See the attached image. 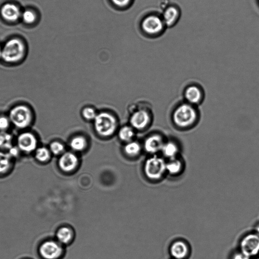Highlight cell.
<instances>
[{"instance_id": "obj_15", "label": "cell", "mask_w": 259, "mask_h": 259, "mask_svg": "<svg viewBox=\"0 0 259 259\" xmlns=\"http://www.w3.org/2000/svg\"><path fill=\"white\" fill-rule=\"evenodd\" d=\"M78 163L76 155L72 152L63 153L59 161V166L61 169L64 171L70 172L73 171Z\"/></svg>"}, {"instance_id": "obj_6", "label": "cell", "mask_w": 259, "mask_h": 259, "mask_svg": "<svg viewBox=\"0 0 259 259\" xmlns=\"http://www.w3.org/2000/svg\"><path fill=\"white\" fill-rule=\"evenodd\" d=\"M184 100L193 106L199 107L205 98L204 88L200 84L192 83L187 85L183 92Z\"/></svg>"}, {"instance_id": "obj_18", "label": "cell", "mask_w": 259, "mask_h": 259, "mask_svg": "<svg viewBox=\"0 0 259 259\" xmlns=\"http://www.w3.org/2000/svg\"><path fill=\"white\" fill-rule=\"evenodd\" d=\"M179 15V10L175 7L171 6L164 11L162 18L166 25L171 27L177 21Z\"/></svg>"}, {"instance_id": "obj_21", "label": "cell", "mask_w": 259, "mask_h": 259, "mask_svg": "<svg viewBox=\"0 0 259 259\" xmlns=\"http://www.w3.org/2000/svg\"><path fill=\"white\" fill-rule=\"evenodd\" d=\"M72 232L68 227H62L59 229L57 233L58 240L63 243L69 242L72 239Z\"/></svg>"}, {"instance_id": "obj_14", "label": "cell", "mask_w": 259, "mask_h": 259, "mask_svg": "<svg viewBox=\"0 0 259 259\" xmlns=\"http://www.w3.org/2000/svg\"><path fill=\"white\" fill-rule=\"evenodd\" d=\"M170 252L171 256L175 259H184L189 253L187 243L184 240L175 241L171 245Z\"/></svg>"}, {"instance_id": "obj_1", "label": "cell", "mask_w": 259, "mask_h": 259, "mask_svg": "<svg viewBox=\"0 0 259 259\" xmlns=\"http://www.w3.org/2000/svg\"><path fill=\"white\" fill-rule=\"evenodd\" d=\"M199 107L183 100L177 103L171 113L173 127L180 131H187L195 128L200 121Z\"/></svg>"}, {"instance_id": "obj_26", "label": "cell", "mask_w": 259, "mask_h": 259, "mask_svg": "<svg viewBox=\"0 0 259 259\" xmlns=\"http://www.w3.org/2000/svg\"><path fill=\"white\" fill-rule=\"evenodd\" d=\"M64 150V147L60 142L54 141L50 145V151L55 155L61 154Z\"/></svg>"}, {"instance_id": "obj_2", "label": "cell", "mask_w": 259, "mask_h": 259, "mask_svg": "<svg viewBox=\"0 0 259 259\" xmlns=\"http://www.w3.org/2000/svg\"><path fill=\"white\" fill-rule=\"evenodd\" d=\"M25 54V46L19 38L9 40L2 48V59L7 63H14L20 61Z\"/></svg>"}, {"instance_id": "obj_12", "label": "cell", "mask_w": 259, "mask_h": 259, "mask_svg": "<svg viewBox=\"0 0 259 259\" xmlns=\"http://www.w3.org/2000/svg\"><path fill=\"white\" fill-rule=\"evenodd\" d=\"M181 146L179 141L175 138H167L161 151L164 158L166 160L180 156Z\"/></svg>"}, {"instance_id": "obj_31", "label": "cell", "mask_w": 259, "mask_h": 259, "mask_svg": "<svg viewBox=\"0 0 259 259\" xmlns=\"http://www.w3.org/2000/svg\"><path fill=\"white\" fill-rule=\"evenodd\" d=\"M232 259H250V258L240 252L235 253L234 256H233Z\"/></svg>"}, {"instance_id": "obj_10", "label": "cell", "mask_w": 259, "mask_h": 259, "mask_svg": "<svg viewBox=\"0 0 259 259\" xmlns=\"http://www.w3.org/2000/svg\"><path fill=\"white\" fill-rule=\"evenodd\" d=\"M17 144L19 150L29 153L37 149V141L36 136L32 133L24 132L18 136Z\"/></svg>"}, {"instance_id": "obj_28", "label": "cell", "mask_w": 259, "mask_h": 259, "mask_svg": "<svg viewBox=\"0 0 259 259\" xmlns=\"http://www.w3.org/2000/svg\"><path fill=\"white\" fill-rule=\"evenodd\" d=\"M82 115L86 120H94L97 114L95 111L92 108H86L83 110Z\"/></svg>"}, {"instance_id": "obj_27", "label": "cell", "mask_w": 259, "mask_h": 259, "mask_svg": "<svg viewBox=\"0 0 259 259\" xmlns=\"http://www.w3.org/2000/svg\"><path fill=\"white\" fill-rule=\"evenodd\" d=\"M23 21L28 24H32L36 20V16L35 13L30 10H25L21 15Z\"/></svg>"}, {"instance_id": "obj_25", "label": "cell", "mask_w": 259, "mask_h": 259, "mask_svg": "<svg viewBox=\"0 0 259 259\" xmlns=\"http://www.w3.org/2000/svg\"><path fill=\"white\" fill-rule=\"evenodd\" d=\"M11 156L8 153L0 152V173L6 172L10 166Z\"/></svg>"}, {"instance_id": "obj_33", "label": "cell", "mask_w": 259, "mask_h": 259, "mask_svg": "<svg viewBox=\"0 0 259 259\" xmlns=\"http://www.w3.org/2000/svg\"><path fill=\"white\" fill-rule=\"evenodd\" d=\"M2 48L0 46V58H2Z\"/></svg>"}, {"instance_id": "obj_34", "label": "cell", "mask_w": 259, "mask_h": 259, "mask_svg": "<svg viewBox=\"0 0 259 259\" xmlns=\"http://www.w3.org/2000/svg\"><path fill=\"white\" fill-rule=\"evenodd\" d=\"M256 259H259V258H256Z\"/></svg>"}, {"instance_id": "obj_16", "label": "cell", "mask_w": 259, "mask_h": 259, "mask_svg": "<svg viewBox=\"0 0 259 259\" xmlns=\"http://www.w3.org/2000/svg\"><path fill=\"white\" fill-rule=\"evenodd\" d=\"M1 15L5 20L10 22L16 21L21 16L19 8L12 3L6 4L2 7Z\"/></svg>"}, {"instance_id": "obj_22", "label": "cell", "mask_w": 259, "mask_h": 259, "mask_svg": "<svg viewBox=\"0 0 259 259\" xmlns=\"http://www.w3.org/2000/svg\"><path fill=\"white\" fill-rule=\"evenodd\" d=\"M134 136V132L132 127L124 126L120 129L119 133L120 138L125 142H130Z\"/></svg>"}, {"instance_id": "obj_23", "label": "cell", "mask_w": 259, "mask_h": 259, "mask_svg": "<svg viewBox=\"0 0 259 259\" xmlns=\"http://www.w3.org/2000/svg\"><path fill=\"white\" fill-rule=\"evenodd\" d=\"M36 159L41 162H45L50 158V151L46 148L42 147L36 149L35 152Z\"/></svg>"}, {"instance_id": "obj_8", "label": "cell", "mask_w": 259, "mask_h": 259, "mask_svg": "<svg viewBox=\"0 0 259 259\" xmlns=\"http://www.w3.org/2000/svg\"><path fill=\"white\" fill-rule=\"evenodd\" d=\"M165 25L162 18L153 15L146 17L141 22L142 30L150 36L157 35L161 33Z\"/></svg>"}, {"instance_id": "obj_7", "label": "cell", "mask_w": 259, "mask_h": 259, "mask_svg": "<svg viewBox=\"0 0 259 259\" xmlns=\"http://www.w3.org/2000/svg\"><path fill=\"white\" fill-rule=\"evenodd\" d=\"M240 252L249 258L259 254V236L252 233L244 237L240 242Z\"/></svg>"}, {"instance_id": "obj_32", "label": "cell", "mask_w": 259, "mask_h": 259, "mask_svg": "<svg viewBox=\"0 0 259 259\" xmlns=\"http://www.w3.org/2000/svg\"><path fill=\"white\" fill-rule=\"evenodd\" d=\"M255 233L259 236V224L257 225L255 227Z\"/></svg>"}, {"instance_id": "obj_19", "label": "cell", "mask_w": 259, "mask_h": 259, "mask_svg": "<svg viewBox=\"0 0 259 259\" xmlns=\"http://www.w3.org/2000/svg\"><path fill=\"white\" fill-rule=\"evenodd\" d=\"M87 145L86 138L82 136H77L73 138L70 142L71 148L75 151H80L85 149Z\"/></svg>"}, {"instance_id": "obj_20", "label": "cell", "mask_w": 259, "mask_h": 259, "mask_svg": "<svg viewBox=\"0 0 259 259\" xmlns=\"http://www.w3.org/2000/svg\"><path fill=\"white\" fill-rule=\"evenodd\" d=\"M13 144L12 136L5 132H0V149L9 150Z\"/></svg>"}, {"instance_id": "obj_17", "label": "cell", "mask_w": 259, "mask_h": 259, "mask_svg": "<svg viewBox=\"0 0 259 259\" xmlns=\"http://www.w3.org/2000/svg\"><path fill=\"white\" fill-rule=\"evenodd\" d=\"M184 166V161L180 156L166 161V172L172 176L180 174L183 171Z\"/></svg>"}, {"instance_id": "obj_4", "label": "cell", "mask_w": 259, "mask_h": 259, "mask_svg": "<svg viewBox=\"0 0 259 259\" xmlns=\"http://www.w3.org/2000/svg\"><path fill=\"white\" fill-rule=\"evenodd\" d=\"M94 126L97 133L103 137H109L115 132L117 122L113 115L108 112H101L94 119Z\"/></svg>"}, {"instance_id": "obj_3", "label": "cell", "mask_w": 259, "mask_h": 259, "mask_svg": "<svg viewBox=\"0 0 259 259\" xmlns=\"http://www.w3.org/2000/svg\"><path fill=\"white\" fill-rule=\"evenodd\" d=\"M11 123L19 129L28 127L33 121V113L31 109L24 105L17 106L9 112Z\"/></svg>"}, {"instance_id": "obj_30", "label": "cell", "mask_w": 259, "mask_h": 259, "mask_svg": "<svg viewBox=\"0 0 259 259\" xmlns=\"http://www.w3.org/2000/svg\"><path fill=\"white\" fill-rule=\"evenodd\" d=\"M115 7L119 8H126L131 4L133 0H111Z\"/></svg>"}, {"instance_id": "obj_5", "label": "cell", "mask_w": 259, "mask_h": 259, "mask_svg": "<svg viewBox=\"0 0 259 259\" xmlns=\"http://www.w3.org/2000/svg\"><path fill=\"white\" fill-rule=\"evenodd\" d=\"M166 160L157 155L149 158L145 164V170L147 176L152 180L161 178L166 170Z\"/></svg>"}, {"instance_id": "obj_11", "label": "cell", "mask_w": 259, "mask_h": 259, "mask_svg": "<svg viewBox=\"0 0 259 259\" xmlns=\"http://www.w3.org/2000/svg\"><path fill=\"white\" fill-rule=\"evenodd\" d=\"M39 251L44 259H57L62 253L60 246L53 241H47L43 243L41 245Z\"/></svg>"}, {"instance_id": "obj_29", "label": "cell", "mask_w": 259, "mask_h": 259, "mask_svg": "<svg viewBox=\"0 0 259 259\" xmlns=\"http://www.w3.org/2000/svg\"><path fill=\"white\" fill-rule=\"evenodd\" d=\"M11 122L7 116H0V132H5L9 128Z\"/></svg>"}, {"instance_id": "obj_9", "label": "cell", "mask_w": 259, "mask_h": 259, "mask_svg": "<svg viewBox=\"0 0 259 259\" xmlns=\"http://www.w3.org/2000/svg\"><path fill=\"white\" fill-rule=\"evenodd\" d=\"M167 138L160 133L151 135L145 142L146 150L151 154H155L161 152Z\"/></svg>"}, {"instance_id": "obj_24", "label": "cell", "mask_w": 259, "mask_h": 259, "mask_svg": "<svg viewBox=\"0 0 259 259\" xmlns=\"http://www.w3.org/2000/svg\"><path fill=\"white\" fill-rule=\"evenodd\" d=\"M124 149L127 154L131 156H135L140 152L141 147L137 142L130 141L128 142Z\"/></svg>"}, {"instance_id": "obj_13", "label": "cell", "mask_w": 259, "mask_h": 259, "mask_svg": "<svg viewBox=\"0 0 259 259\" xmlns=\"http://www.w3.org/2000/svg\"><path fill=\"white\" fill-rule=\"evenodd\" d=\"M150 121V114L145 110H139L135 112L130 119L132 126L138 130L146 128Z\"/></svg>"}]
</instances>
